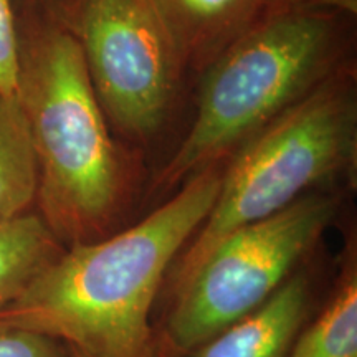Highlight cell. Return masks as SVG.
Returning a JSON list of instances; mask_svg holds the SVG:
<instances>
[{"instance_id":"obj_1","label":"cell","mask_w":357,"mask_h":357,"mask_svg":"<svg viewBox=\"0 0 357 357\" xmlns=\"http://www.w3.org/2000/svg\"><path fill=\"white\" fill-rule=\"evenodd\" d=\"M220 181L218 164L204 169L136 225L63 248L0 312V326L55 337L91 357H159L154 300L212 211Z\"/></svg>"},{"instance_id":"obj_2","label":"cell","mask_w":357,"mask_h":357,"mask_svg":"<svg viewBox=\"0 0 357 357\" xmlns=\"http://www.w3.org/2000/svg\"><path fill=\"white\" fill-rule=\"evenodd\" d=\"M15 10V98L37 160L35 212L65 248L105 238L126 207L128 164L77 40L47 12Z\"/></svg>"},{"instance_id":"obj_3","label":"cell","mask_w":357,"mask_h":357,"mask_svg":"<svg viewBox=\"0 0 357 357\" xmlns=\"http://www.w3.org/2000/svg\"><path fill=\"white\" fill-rule=\"evenodd\" d=\"M341 58L337 15L270 8L205 68L189 132L153 190L169 192L227 154L331 77Z\"/></svg>"},{"instance_id":"obj_4","label":"cell","mask_w":357,"mask_h":357,"mask_svg":"<svg viewBox=\"0 0 357 357\" xmlns=\"http://www.w3.org/2000/svg\"><path fill=\"white\" fill-rule=\"evenodd\" d=\"M354 77L339 68L235 151L215 204L171 266L181 291L231 231L283 211L356 158Z\"/></svg>"},{"instance_id":"obj_5","label":"cell","mask_w":357,"mask_h":357,"mask_svg":"<svg viewBox=\"0 0 357 357\" xmlns=\"http://www.w3.org/2000/svg\"><path fill=\"white\" fill-rule=\"evenodd\" d=\"M337 211L336 195L307 192L283 211L225 236L174 296L166 326L169 349L190 354L261 306L316 248Z\"/></svg>"},{"instance_id":"obj_6","label":"cell","mask_w":357,"mask_h":357,"mask_svg":"<svg viewBox=\"0 0 357 357\" xmlns=\"http://www.w3.org/2000/svg\"><path fill=\"white\" fill-rule=\"evenodd\" d=\"M43 12L77 40L108 123L134 141L153 137L185 68L149 0H56Z\"/></svg>"},{"instance_id":"obj_7","label":"cell","mask_w":357,"mask_h":357,"mask_svg":"<svg viewBox=\"0 0 357 357\" xmlns=\"http://www.w3.org/2000/svg\"><path fill=\"white\" fill-rule=\"evenodd\" d=\"M184 68L205 70L270 7L271 0H149Z\"/></svg>"},{"instance_id":"obj_8","label":"cell","mask_w":357,"mask_h":357,"mask_svg":"<svg viewBox=\"0 0 357 357\" xmlns=\"http://www.w3.org/2000/svg\"><path fill=\"white\" fill-rule=\"evenodd\" d=\"M310 300L307 276L293 273L261 306L205 341L190 357H288Z\"/></svg>"},{"instance_id":"obj_9","label":"cell","mask_w":357,"mask_h":357,"mask_svg":"<svg viewBox=\"0 0 357 357\" xmlns=\"http://www.w3.org/2000/svg\"><path fill=\"white\" fill-rule=\"evenodd\" d=\"M37 160L15 95L0 88V223L35 211Z\"/></svg>"},{"instance_id":"obj_10","label":"cell","mask_w":357,"mask_h":357,"mask_svg":"<svg viewBox=\"0 0 357 357\" xmlns=\"http://www.w3.org/2000/svg\"><path fill=\"white\" fill-rule=\"evenodd\" d=\"M63 248L35 211L0 223V312Z\"/></svg>"},{"instance_id":"obj_11","label":"cell","mask_w":357,"mask_h":357,"mask_svg":"<svg viewBox=\"0 0 357 357\" xmlns=\"http://www.w3.org/2000/svg\"><path fill=\"white\" fill-rule=\"evenodd\" d=\"M288 357H357L356 261H347L342 268L326 306L301 329Z\"/></svg>"},{"instance_id":"obj_12","label":"cell","mask_w":357,"mask_h":357,"mask_svg":"<svg viewBox=\"0 0 357 357\" xmlns=\"http://www.w3.org/2000/svg\"><path fill=\"white\" fill-rule=\"evenodd\" d=\"M0 357H71V349L55 337L0 326Z\"/></svg>"},{"instance_id":"obj_13","label":"cell","mask_w":357,"mask_h":357,"mask_svg":"<svg viewBox=\"0 0 357 357\" xmlns=\"http://www.w3.org/2000/svg\"><path fill=\"white\" fill-rule=\"evenodd\" d=\"M17 10L15 0H0V88L15 95Z\"/></svg>"},{"instance_id":"obj_14","label":"cell","mask_w":357,"mask_h":357,"mask_svg":"<svg viewBox=\"0 0 357 357\" xmlns=\"http://www.w3.org/2000/svg\"><path fill=\"white\" fill-rule=\"evenodd\" d=\"M291 7H306L316 8V10L324 12H344V13H356L357 0H296Z\"/></svg>"},{"instance_id":"obj_15","label":"cell","mask_w":357,"mask_h":357,"mask_svg":"<svg viewBox=\"0 0 357 357\" xmlns=\"http://www.w3.org/2000/svg\"><path fill=\"white\" fill-rule=\"evenodd\" d=\"M56 0H15V3H20V6L40 8V10H48Z\"/></svg>"},{"instance_id":"obj_16","label":"cell","mask_w":357,"mask_h":357,"mask_svg":"<svg viewBox=\"0 0 357 357\" xmlns=\"http://www.w3.org/2000/svg\"><path fill=\"white\" fill-rule=\"evenodd\" d=\"M294 2H296V0H271V2H270V7H268V10H270V8L291 7Z\"/></svg>"},{"instance_id":"obj_17","label":"cell","mask_w":357,"mask_h":357,"mask_svg":"<svg viewBox=\"0 0 357 357\" xmlns=\"http://www.w3.org/2000/svg\"><path fill=\"white\" fill-rule=\"evenodd\" d=\"M71 357H91V356H88V354H83V352H78V351L71 349Z\"/></svg>"}]
</instances>
